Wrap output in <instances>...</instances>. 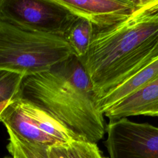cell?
<instances>
[{
	"instance_id": "cell-12",
	"label": "cell",
	"mask_w": 158,
	"mask_h": 158,
	"mask_svg": "<svg viewBox=\"0 0 158 158\" xmlns=\"http://www.w3.org/2000/svg\"><path fill=\"white\" fill-rule=\"evenodd\" d=\"M24 77L21 74L0 69V103L20 98Z\"/></svg>"
},
{
	"instance_id": "cell-13",
	"label": "cell",
	"mask_w": 158,
	"mask_h": 158,
	"mask_svg": "<svg viewBox=\"0 0 158 158\" xmlns=\"http://www.w3.org/2000/svg\"><path fill=\"white\" fill-rule=\"evenodd\" d=\"M68 158H107L102 156L96 143L73 140L66 144Z\"/></svg>"
},
{
	"instance_id": "cell-15",
	"label": "cell",
	"mask_w": 158,
	"mask_h": 158,
	"mask_svg": "<svg viewBox=\"0 0 158 158\" xmlns=\"http://www.w3.org/2000/svg\"><path fill=\"white\" fill-rule=\"evenodd\" d=\"M13 101H14V100H9V101H4L2 103H0V115H1V113L3 112V110L6 108V107L9 104H10Z\"/></svg>"
},
{
	"instance_id": "cell-5",
	"label": "cell",
	"mask_w": 158,
	"mask_h": 158,
	"mask_svg": "<svg viewBox=\"0 0 158 158\" xmlns=\"http://www.w3.org/2000/svg\"><path fill=\"white\" fill-rule=\"evenodd\" d=\"M106 133L110 158H158V127L123 118L109 120Z\"/></svg>"
},
{
	"instance_id": "cell-7",
	"label": "cell",
	"mask_w": 158,
	"mask_h": 158,
	"mask_svg": "<svg viewBox=\"0 0 158 158\" xmlns=\"http://www.w3.org/2000/svg\"><path fill=\"white\" fill-rule=\"evenodd\" d=\"M104 115L109 120L136 115L158 117V78L107 109Z\"/></svg>"
},
{
	"instance_id": "cell-6",
	"label": "cell",
	"mask_w": 158,
	"mask_h": 158,
	"mask_svg": "<svg viewBox=\"0 0 158 158\" xmlns=\"http://www.w3.org/2000/svg\"><path fill=\"white\" fill-rule=\"evenodd\" d=\"M97 29L122 23L144 12H158V0H55Z\"/></svg>"
},
{
	"instance_id": "cell-8",
	"label": "cell",
	"mask_w": 158,
	"mask_h": 158,
	"mask_svg": "<svg viewBox=\"0 0 158 158\" xmlns=\"http://www.w3.org/2000/svg\"><path fill=\"white\" fill-rule=\"evenodd\" d=\"M158 78V58L137 72L97 101L104 113L109 108Z\"/></svg>"
},
{
	"instance_id": "cell-16",
	"label": "cell",
	"mask_w": 158,
	"mask_h": 158,
	"mask_svg": "<svg viewBox=\"0 0 158 158\" xmlns=\"http://www.w3.org/2000/svg\"><path fill=\"white\" fill-rule=\"evenodd\" d=\"M12 158H20V157H12Z\"/></svg>"
},
{
	"instance_id": "cell-9",
	"label": "cell",
	"mask_w": 158,
	"mask_h": 158,
	"mask_svg": "<svg viewBox=\"0 0 158 158\" xmlns=\"http://www.w3.org/2000/svg\"><path fill=\"white\" fill-rule=\"evenodd\" d=\"M15 101L22 111L44 133L57 139L63 144L76 140L64 125L46 111L21 98L16 99Z\"/></svg>"
},
{
	"instance_id": "cell-4",
	"label": "cell",
	"mask_w": 158,
	"mask_h": 158,
	"mask_svg": "<svg viewBox=\"0 0 158 158\" xmlns=\"http://www.w3.org/2000/svg\"><path fill=\"white\" fill-rule=\"evenodd\" d=\"M77 17L55 0H0V20L28 31L64 37Z\"/></svg>"
},
{
	"instance_id": "cell-10",
	"label": "cell",
	"mask_w": 158,
	"mask_h": 158,
	"mask_svg": "<svg viewBox=\"0 0 158 158\" xmlns=\"http://www.w3.org/2000/svg\"><path fill=\"white\" fill-rule=\"evenodd\" d=\"M93 25L88 20L77 17L64 38L69 44L73 55L79 59L86 54L93 36Z\"/></svg>"
},
{
	"instance_id": "cell-17",
	"label": "cell",
	"mask_w": 158,
	"mask_h": 158,
	"mask_svg": "<svg viewBox=\"0 0 158 158\" xmlns=\"http://www.w3.org/2000/svg\"><path fill=\"white\" fill-rule=\"evenodd\" d=\"M4 158H12V157H5Z\"/></svg>"
},
{
	"instance_id": "cell-11",
	"label": "cell",
	"mask_w": 158,
	"mask_h": 158,
	"mask_svg": "<svg viewBox=\"0 0 158 158\" xmlns=\"http://www.w3.org/2000/svg\"><path fill=\"white\" fill-rule=\"evenodd\" d=\"M49 146L34 144L20 140L9 135L7 149L12 157L20 158H49Z\"/></svg>"
},
{
	"instance_id": "cell-1",
	"label": "cell",
	"mask_w": 158,
	"mask_h": 158,
	"mask_svg": "<svg viewBox=\"0 0 158 158\" xmlns=\"http://www.w3.org/2000/svg\"><path fill=\"white\" fill-rule=\"evenodd\" d=\"M20 98L53 116L77 141L97 143L106 133L89 78L75 55L45 72L25 77Z\"/></svg>"
},
{
	"instance_id": "cell-3",
	"label": "cell",
	"mask_w": 158,
	"mask_h": 158,
	"mask_svg": "<svg viewBox=\"0 0 158 158\" xmlns=\"http://www.w3.org/2000/svg\"><path fill=\"white\" fill-rule=\"evenodd\" d=\"M73 55L64 37L22 30L0 20V69L24 77L51 69Z\"/></svg>"
},
{
	"instance_id": "cell-2",
	"label": "cell",
	"mask_w": 158,
	"mask_h": 158,
	"mask_svg": "<svg viewBox=\"0 0 158 158\" xmlns=\"http://www.w3.org/2000/svg\"><path fill=\"white\" fill-rule=\"evenodd\" d=\"M93 28L88 50L80 60L97 102L158 58V12L139 14L108 28Z\"/></svg>"
},
{
	"instance_id": "cell-14",
	"label": "cell",
	"mask_w": 158,
	"mask_h": 158,
	"mask_svg": "<svg viewBox=\"0 0 158 158\" xmlns=\"http://www.w3.org/2000/svg\"><path fill=\"white\" fill-rule=\"evenodd\" d=\"M49 158H68L67 154L66 144L56 145L49 148Z\"/></svg>"
}]
</instances>
